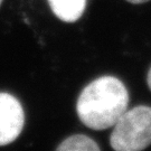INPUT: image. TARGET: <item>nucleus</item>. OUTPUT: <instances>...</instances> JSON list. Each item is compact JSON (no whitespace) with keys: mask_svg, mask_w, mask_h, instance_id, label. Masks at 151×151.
Returning <instances> with one entry per match:
<instances>
[{"mask_svg":"<svg viewBox=\"0 0 151 151\" xmlns=\"http://www.w3.org/2000/svg\"><path fill=\"white\" fill-rule=\"evenodd\" d=\"M129 104L128 90L119 78L102 76L87 85L77 100L82 123L93 130H105L118 122Z\"/></svg>","mask_w":151,"mask_h":151,"instance_id":"f257e3e1","label":"nucleus"},{"mask_svg":"<svg viewBox=\"0 0 151 151\" xmlns=\"http://www.w3.org/2000/svg\"><path fill=\"white\" fill-rule=\"evenodd\" d=\"M110 143L116 151H140L150 146V106L140 105L127 110L114 124Z\"/></svg>","mask_w":151,"mask_h":151,"instance_id":"f03ea898","label":"nucleus"},{"mask_svg":"<svg viewBox=\"0 0 151 151\" xmlns=\"http://www.w3.org/2000/svg\"><path fill=\"white\" fill-rule=\"evenodd\" d=\"M24 123L25 113L20 102L9 93L0 92V147L16 140Z\"/></svg>","mask_w":151,"mask_h":151,"instance_id":"7ed1b4c3","label":"nucleus"},{"mask_svg":"<svg viewBox=\"0 0 151 151\" xmlns=\"http://www.w3.org/2000/svg\"><path fill=\"white\" fill-rule=\"evenodd\" d=\"M48 4L57 18L65 22H74L83 15L86 0H48Z\"/></svg>","mask_w":151,"mask_h":151,"instance_id":"20e7f679","label":"nucleus"},{"mask_svg":"<svg viewBox=\"0 0 151 151\" xmlns=\"http://www.w3.org/2000/svg\"><path fill=\"white\" fill-rule=\"evenodd\" d=\"M58 151H99L96 142L86 135L75 134L64 140L57 147Z\"/></svg>","mask_w":151,"mask_h":151,"instance_id":"39448f33","label":"nucleus"},{"mask_svg":"<svg viewBox=\"0 0 151 151\" xmlns=\"http://www.w3.org/2000/svg\"><path fill=\"white\" fill-rule=\"evenodd\" d=\"M131 4H135V5H139V4H145V2H148L150 0H127Z\"/></svg>","mask_w":151,"mask_h":151,"instance_id":"423d86ee","label":"nucleus"},{"mask_svg":"<svg viewBox=\"0 0 151 151\" xmlns=\"http://www.w3.org/2000/svg\"><path fill=\"white\" fill-rule=\"evenodd\" d=\"M147 82H148V86H149V88H150V91H151V67H150V70H149L148 76H147Z\"/></svg>","mask_w":151,"mask_h":151,"instance_id":"0eeeda50","label":"nucleus"},{"mask_svg":"<svg viewBox=\"0 0 151 151\" xmlns=\"http://www.w3.org/2000/svg\"><path fill=\"white\" fill-rule=\"evenodd\" d=\"M1 2H2V0H0V5H1Z\"/></svg>","mask_w":151,"mask_h":151,"instance_id":"6e6552de","label":"nucleus"}]
</instances>
